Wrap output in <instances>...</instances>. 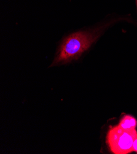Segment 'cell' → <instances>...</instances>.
<instances>
[{
    "mask_svg": "<svg viewBox=\"0 0 137 154\" xmlns=\"http://www.w3.org/2000/svg\"><path fill=\"white\" fill-rule=\"evenodd\" d=\"M103 26L94 29L78 31L65 37L61 42L51 66L65 65L78 60L100 36Z\"/></svg>",
    "mask_w": 137,
    "mask_h": 154,
    "instance_id": "obj_1",
    "label": "cell"
},
{
    "mask_svg": "<svg viewBox=\"0 0 137 154\" xmlns=\"http://www.w3.org/2000/svg\"><path fill=\"white\" fill-rule=\"evenodd\" d=\"M136 138V129H124L118 125L108 130L106 143L113 153L128 154L133 152V144Z\"/></svg>",
    "mask_w": 137,
    "mask_h": 154,
    "instance_id": "obj_2",
    "label": "cell"
},
{
    "mask_svg": "<svg viewBox=\"0 0 137 154\" xmlns=\"http://www.w3.org/2000/svg\"><path fill=\"white\" fill-rule=\"evenodd\" d=\"M119 125L124 129H135L137 126V121L133 117L126 115L121 119Z\"/></svg>",
    "mask_w": 137,
    "mask_h": 154,
    "instance_id": "obj_3",
    "label": "cell"
},
{
    "mask_svg": "<svg viewBox=\"0 0 137 154\" xmlns=\"http://www.w3.org/2000/svg\"><path fill=\"white\" fill-rule=\"evenodd\" d=\"M132 150L133 152H135L137 153V138L133 142V146H132Z\"/></svg>",
    "mask_w": 137,
    "mask_h": 154,
    "instance_id": "obj_4",
    "label": "cell"
},
{
    "mask_svg": "<svg viewBox=\"0 0 137 154\" xmlns=\"http://www.w3.org/2000/svg\"><path fill=\"white\" fill-rule=\"evenodd\" d=\"M136 6H137V0H136Z\"/></svg>",
    "mask_w": 137,
    "mask_h": 154,
    "instance_id": "obj_5",
    "label": "cell"
}]
</instances>
